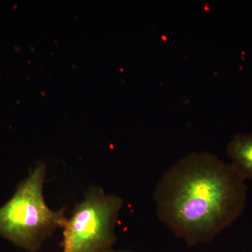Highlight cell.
I'll return each instance as SVG.
<instances>
[{
    "mask_svg": "<svg viewBox=\"0 0 252 252\" xmlns=\"http://www.w3.org/2000/svg\"><path fill=\"white\" fill-rule=\"evenodd\" d=\"M157 216L189 246L212 241L246 206L245 180L230 163L208 152L176 162L154 189Z\"/></svg>",
    "mask_w": 252,
    "mask_h": 252,
    "instance_id": "cell-1",
    "label": "cell"
},
{
    "mask_svg": "<svg viewBox=\"0 0 252 252\" xmlns=\"http://www.w3.org/2000/svg\"><path fill=\"white\" fill-rule=\"evenodd\" d=\"M46 165L37 163L9 201L0 207V237L30 252L39 251L67 220L64 208L52 210L46 203Z\"/></svg>",
    "mask_w": 252,
    "mask_h": 252,
    "instance_id": "cell-2",
    "label": "cell"
},
{
    "mask_svg": "<svg viewBox=\"0 0 252 252\" xmlns=\"http://www.w3.org/2000/svg\"><path fill=\"white\" fill-rule=\"evenodd\" d=\"M124 200L91 186L76 204L63 227L60 252H106L117 242L119 214Z\"/></svg>",
    "mask_w": 252,
    "mask_h": 252,
    "instance_id": "cell-3",
    "label": "cell"
},
{
    "mask_svg": "<svg viewBox=\"0 0 252 252\" xmlns=\"http://www.w3.org/2000/svg\"><path fill=\"white\" fill-rule=\"evenodd\" d=\"M230 162L245 180H252V133L237 135L227 147Z\"/></svg>",
    "mask_w": 252,
    "mask_h": 252,
    "instance_id": "cell-4",
    "label": "cell"
},
{
    "mask_svg": "<svg viewBox=\"0 0 252 252\" xmlns=\"http://www.w3.org/2000/svg\"><path fill=\"white\" fill-rule=\"evenodd\" d=\"M106 252H134L130 251V250H114V249H112V250H109V251H107Z\"/></svg>",
    "mask_w": 252,
    "mask_h": 252,
    "instance_id": "cell-5",
    "label": "cell"
}]
</instances>
